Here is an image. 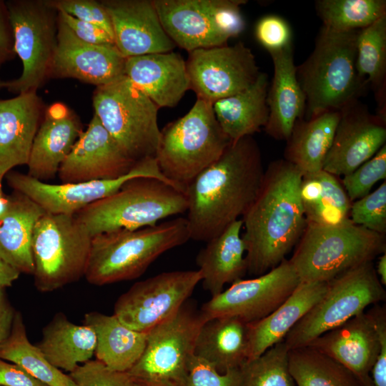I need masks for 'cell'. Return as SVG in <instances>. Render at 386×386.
Segmentation results:
<instances>
[{"mask_svg": "<svg viewBox=\"0 0 386 386\" xmlns=\"http://www.w3.org/2000/svg\"><path fill=\"white\" fill-rule=\"evenodd\" d=\"M201 280L197 269L162 272L137 282L118 297L114 315L130 329L147 332L174 314Z\"/></svg>", "mask_w": 386, "mask_h": 386, "instance_id": "cell-14", "label": "cell"}, {"mask_svg": "<svg viewBox=\"0 0 386 386\" xmlns=\"http://www.w3.org/2000/svg\"><path fill=\"white\" fill-rule=\"evenodd\" d=\"M242 228V219L234 222L207 242L197 256L203 288L212 297L222 292L226 284L242 279L247 273Z\"/></svg>", "mask_w": 386, "mask_h": 386, "instance_id": "cell-27", "label": "cell"}, {"mask_svg": "<svg viewBox=\"0 0 386 386\" xmlns=\"http://www.w3.org/2000/svg\"><path fill=\"white\" fill-rule=\"evenodd\" d=\"M328 282H300L290 297L265 317L248 323V360L284 340L294 325L320 300Z\"/></svg>", "mask_w": 386, "mask_h": 386, "instance_id": "cell-28", "label": "cell"}, {"mask_svg": "<svg viewBox=\"0 0 386 386\" xmlns=\"http://www.w3.org/2000/svg\"><path fill=\"white\" fill-rule=\"evenodd\" d=\"M45 213L30 198L14 191L9 196L6 211L0 216V257L20 273L33 275V231Z\"/></svg>", "mask_w": 386, "mask_h": 386, "instance_id": "cell-29", "label": "cell"}, {"mask_svg": "<svg viewBox=\"0 0 386 386\" xmlns=\"http://www.w3.org/2000/svg\"><path fill=\"white\" fill-rule=\"evenodd\" d=\"M0 358L20 366L47 386H74L69 374L51 365L30 342L22 315L17 310L10 335L0 347Z\"/></svg>", "mask_w": 386, "mask_h": 386, "instance_id": "cell-37", "label": "cell"}, {"mask_svg": "<svg viewBox=\"0 0 386 386\" xmlns=\"http://www.w3.org/2000/svg\"><path fill=\"white\" fill-rule=\"evenodd\" d=\"M385 299L373 262L364 263L328 282L325 294L288 332L284 342L288 350L307 345Z\"/></svg>", "mask_w": 386, "mask_h": 386, "instance_id": "cell-10", "label": "cell"}, {"mask_svg": "<svg viewBox=\"0 0 386 386\" xmlns=\"http://www.w3.org/2000/svg\"><path fill=\"white\" fill-rule=\"evenodd\" d=\"M189 239L184 217L137 229H119L95 234L91 237L84 277L97 286L136 279L163 253Z\"/></svg>", "mask_w": 386, "mask_h": 386, "instance_id": "cell-4", "label": "cell"}, {"mask_svg": "<svg viewBox=\"0 0 386 386\" xmlns=\"http://www.w3.org/2000/svg\"><path fill=\"white\" fill-rule=\"evenodd\" d=\"M2 193H4V192L2 190L1 181H0V194H1Z\"/></svg>", "mask_w": 386, "mask_h": 386, "instance_id": "cell-56", "label": "cell"}, {"mask_svg": "<svg viewBox=\"0 0 386 386\" xmlns=\"http://www.w3.org/2000/svg\"><path fill=\"white\" fill-rule=\"evenodd\" d=\"M187 209L185 193L152 177H134L115 193L82 209L75 217L92 236L119 229L154 226Z\"/></svg>", "mask_w": 386, "mask_h": 386, "instance_id": "cell-7", "label": "cell"}, {"mask_svg": "<svg viewBox=\"0 0 386 386\" xmlns=\"http://www.w3.org/2000/svg\"><path fill=\"white\" fill-rule=\"evenodd\" d=\"M239 368L220 373L206 361L194 355L180 386H239Z\"/></svg>", "mask_w": 386, "mask_h": 386, "instance_id": "cell-44", "label": "cell"}, {"mask_svg": "<svg viewBox=\"0 0 386 386\" xmlns=\"http://www.w3.org/2000/svg\"><path fill=\"white\" fill-rule=\"evenodd\" d=\"M162 27L176 46L189 52L227 44L245 28V0H153Z\"/></svg>", "mask_w": 386, "mask_h": 386, "instance_id": "cell-11", "label": "cell"}, {"mask_svg": "<svg viewBox=\"0 0 386 386\" xmlns=\"http://www.w3.org/2000/svg\"><path fill=\"white\" fill-rule=\"evenodd\" d=\"M16 312L5 289L0 287V347L10 335Z\"/></svg>", "mask_w": 386, "mask_h": 386, "instance_id": "cell-51", "label": "cell"}, {"mask_svg": "<svg viewBox=\"0 0 386 386\" xmlns=\"http://www.w3.org/2000/svg\"><path fill=\"white\" fill-rule=\"evenodd\" d=\"M82 132L78 117L66 105L49 106L32 144L27 174L42 182L53 179Z\"/></svg>", "mask_w": 386, "mask_h": 386, "instance_id": "cell-23", "label": "cell"}, {"mask_svg": "<svg viewBox=\"0 0 386 386\" xmlns=\"http://www.w3.org/2000/svg\"><path fill=\"white\" fill-rule=\"evenodd\" d=\"M124 74L159 108L176 107L190 89L186 61L177 52L128 57Z\"/></svg>", "mask_w": 386, "mask_h": 386, "instance_id": "cell-25", "label": "cell"}, {"mask_svg": "<svg viewBox=\"0 0 386 386\" xmlns=\"http://www.w3.org/2000/svg\"><path fill=\"white\" fill-rule=\"evenodd\" d=\"M264 169L252 136L231 142L185 187L190 239L208 242L239 219L254 200Z\"/></svg>", "mask_w": 386, "mask_h": 386, "instance_id": "cell-1", "label": "cell"}, {"mask_svg": "<svg viewBox=\"0 0 386 386\" xmlns=\"http://www.w3.org/2000/svg\"><path fill=\"white\" fill-rule=\"evenodd\" d=\"M302 173L284 159L264 170L258 193L241 219L247 273L262 275L296 246L307 224L300 200Z\"/></svg>", "mask_w": 386, "mask_h": 386, "instance_id": "cell-2", "label": "cell"}, {"mask_svg": "<svg viewBox=\"0 0 386 386\" xmlns=\"http://www.w3.org/2000/svg\"><path fill=\"white\" fill-rule=\"evenodd\" d=\"M41 112L36 91L0 99V181L12 168L27 165Z\"/></svg>", "mask_w": 386, "mask_h": 386, "instance_id": "cell-24", "label": "cell"}, {"mask_svg": "<svg viewBox=\"0 0 386 386\" xmlns=\"http://www.w3.org/2000/svg\"><path fill=\"white\" fill-rule=\"evenodd\" d=\"M20 274L17 269L0 257V287L5 289L11 287L19 278Z\"/></svg>", "mask_w": 386, "mask_h": 386, "instance_id": "cell-52", "label": "cell"}, {"mask_svg": "<svg viewBox=\"0 0 386 386\" xmlns=\"http://www.w3.org/2000/svg\"><path fill=\"white\" fill-rule=\"evenodd\" d=\"M269 54L274 73L267 94L269 117L264 130L277 140L287 141L295 122L304 118L306 99L297 79L292 45Z\"/></svg>", "mask_w": 386, "mask_h": 386, "instance_id": "cell-26", "label": "cell"}, {"mask_svg": "<svg viewBox=\"0 0 386 386\" xmlns=\"http://www.w3.org/2000/svg\"><path fill=\"white\" fill-rule=\"evenodd\" d=\"M91 235L75 215L46 212L34 226V285L50 292L84 276Z\"/></svg>", "mask_w": 386, "mask_h": 386, "instance_id": "cell-9", "label": "cell"}, {"mask_svg": "<svg viewBox=\"0 0 386 386\" xmlns=\"http://www.w3.org/2000/svg\"><path fill=\"white\" fill-rule=\"evenodd\" d=\"M248 323L235 317H217L202 324L194 355L219 372L239 369L248 360Z\"/></svg>", "mask_w": 386, "mask_h": 386, "instance_id": "cell-30", "label": "cell"}, {"mask_svg": "<svg viewBox=\"0 0 386 386\" xmlns=\"http://www.w3.org/2000/svg\"><path fill=\"white\" fill-rule=\"evenodd\" d=\"M96 345L91 328L70 322L62 312L43 328L41 339L36 344L51 365L69 372L91 360Z\"/></svg>", "mask_w": 386, "mask_h": 386, "instance_id": "cell-33", "label": "cell"}, {"mask_svg": "<svg viewBox=\"0 0 386 386\" xmlns=\"http://www.w3.org/2000/svg\"><path fill=\"white\" fill-rule=\"evenodd\" d=\"M257 41L269 52L282 50L292 45V29L281 16L270 14L263 16L254 30Z\"/></svg>", "mask_w": 386, "mask_h": 386, "instance_id": "cell-46", "label": "cell"}, {"mask_svg": "<svg viewBox=\"0 0 386 386\" xmlns=\"http://www.w3.org/2000/svg\"><path fill=\"white\" fill-rule=\"evenodd\" d=\"M57 15L80 40L96 45L115 44L113 37L104 29L61 11H57Z\"/></svg>", "mask_w": 386, "mask_h": 386, "instance_id": "cell-47", "label": "cell"}, {"mask_svg": "<svg viewBox=\"0 0 386 386\" xmlns=\"http://www.w3.org/2000/svg\"><path fill=\"white\" fill-rule=\"evenodd\" d=\"M375 269L380 279V283L383 286H385L386 285V252L379 256Z\"/></svg>", "mask_w": 386, "mask_h": 386, "instance_id": "cell-53", "label": "cell"}, {"mask_svg": "<svg viewBox=\"0 0 386 386\" xmlns=\"http://www.w3.org/2000/svg\"><path fill=\"white\" fill-rule=\"evenodd\" d=\"M5 4L14 51L23 65L20 76L7 81L6 89L17 94L36 91L50 76L57 43V11L49 1L17 0Z\"/></svg>", "mask_w": 386, "mask_h": 386, "instance_id": "cell-12", "label": "cell"}, {"mask_svg": "<svg viewBox=\"0 0 386 386\" xmlns=\"http://www.w3.org/2000/svg\"><path fill=\"white\" fill-rule=\"evenodd\" d=\"M350 219L370 231L386 234V182L366 196L352 202Z\"/></svg>", "mask_w": 386, "mask_h": 386, "instance_id": "cell-42", "label": "cell"}, {"mask_svg": "<svg viewBox=\"0 0 386 386\" xmlns=\"http://www.w3.org/2000/svg\"><path fill=\"white\" fill-rule=\"evenodd\" d=\"M322 26L335 31L361 30L386 16L385 0H317Z\"/></svg>", "mask_w": 386, "mask_h": 386, "instance_id": "cell-38", "label": "cell"}, {"mask_svg": "<svg viewBox=\"0 0 386 386\" xmlns=\"http://www.w3.org/2000/svg\"><path fill=\"white\" fill-rule=\"evenodd\" d=\"M56 39L50 76L74 78L98 87L125 75L127 58L115 44L96 45L80 40L58 15Z\"/></svg>", "mask_w": 386, "mask_h": 386, "instance_id": "cell-19", "label": "cell"}, {"mask_svg": "<svg viewBox=\"0 0 386 386\" xmlns=\"http://www.w3.org/2000/svg\"><path fill=\"white\" fill-rule=\"evenodd\" d=\"M112 22L115 46L126 58L172 51L152 1H101Z\"/></svg>", "mask_w": 386, "mask_h": 386, "instance_id": "cell-21", "label": "cell"}, {"mask_svg": "<svg viewBox=\"0 0 386 386\" xmlns=\"http://www.w3.org/2000/svg\"><path fill=\"white\" fill-rule=\"evenodd\" d=\"M82 322L95 333L96 360L109 368L127 372L141 357L147 332L130 329L114 314L90 312L84 315Z\"/></svg>", "mask_w": 386, "mask_h": 386, "instance_id": "cell-31", "label": "cell"}, {"mask_svg": "<svg viewBox=\"0 0 386 386\" xmlns=\"http://www.w3.org/2000/svg\"><path fill=\"white\" fill-rule=\"evenodd\" d=\"M300 279L289 259L267 272L239 279L202 305L204 320L235 317L247 323L257 322L276 310L293 292Z\"/></svg>", "mask_w": 386, "mask_h": 386, "instance_id": "cell-15", "label": "cell"}, {"mask_svg": "<svg viewBox=\"0 0 386 386\" xmlns=\"http://www.w3.org/2000/svg\"><path fill=\"white\" fill-rule=\"evenodd\" d=\"M137 162L123 152L94 114L57 174L62 183L115 179L129 174Z\"/></svg>", "mask_w": 386, "mask_h": 386, "instance_id": "cell-20", "label": "cell"}, {"mask_svg": "<svg viewBox=\"0 0 386 386\" xmlns=\"http://www.w3.org/2000/svg\"><path fill=\"white\" fill-rule=\"evenodd\" d=\"M288 367L296 386H364L350 370L310 345L289 350Z\"/></svg>", "mask_w": 386, "mask_h": 386, "instance_id": "cell-36", "label": "cell"}, {"mask_svg": "<svg viewBox=\"0 0 386 386\" xmlns=\"http://www.w3.org/2000/svg\"><path fill=\"white\" fill-rule=\"evenodd\" d=\"M93 107L94 114L129 159L139 162L155 157L159 108L125 75L96 87Z\"/></svg>", "mask_w": 386, "mask_h": 386, "instance_id": "cell-8", "label": "cell"}, {"mask_svg": "<svg viewBox=\"0 0 386 386\" xmlns=\"http://www.w3.org/2000/svg\"><path fill=\"white\" fill-rule=\"evenodd\" d=\"M188 53L190 89L212 104L246 89L261 72L252 50L242 41Z\"/></svg>", "mask_w": 386, "mask_h": 386, "instance_id": "cell-17", "label": "cell"}, {"mask_svg": "<svg viewBox=\"0 0 386 386\" xmlns=\"http://www.w3.org/2000/svg\"><path fill=\"white\" fill-rule=\"evenodd\" d=\"M340 118V111H329L309 120L297 119L286 141L284 159L302 175L322 170Z\"/></svg>", "mask_w": 386, "mask_h": 386, "instance_id": "cell-34", "label": "cell"}, {"mask_svg": "<svg viewBox=\"0 0 386 386\" xmlns=\"http://www.w3.org/2000/svg\"><path fill=\"white\" fill-rule=\"evenodd\" d=\"M204 321L200 310L187 300L147 332L144 350L129 375L135 382L162 381L180 386Z\"/></svg>", "mask_w": 386, "mask_h": 386, "instance_id": "cell-13", "label": "cell"}, {"mask_svg": "<svg viewBox=\"0 0 386 386\" xmlns=\"http://www.w3.org/2000/svg\"><path fill=\"white\" fill-rule=\"evenodd\" d=\"M7 81L0 79V89L2 88H6Z\"/></svg>", "mask_w": 386, "mask_h": 386, "instance_id": "cell-55", "label": "cell"}, {"mask_svg": "<svg viewBox=\"0 0 386 386\" xmlns=\"http://www.w3.org/2000/svg\"><path fill=\"white\" fill-rule=\"evenodd\" d=\"M385 252V234L352 222L340 225L307 222L289 260L301 282H328Z\"/></svg>", "mask_w": 386, "mask_h": 386, "instance_id": "cell-5", "label": "cell"}, {"mask_svg": "<svg viewBox=\"0 0 386 386\" xmlns=\"http://www.w3.org/2000/svg\"><path fill=\"white\" fill-rule=\"evenodd\" d=\"M267 74L260 72L246 89L212 104L216 119L231 142L252 136L264 129L269 117Z\"/></svg>", "mask_w": 386, "mask_h": 386, "instance_id": "cell-32", "label": "cell"}, {"mask_svg": "<svg viewBox=\"0 0 386 386\" xmlns=\"http://www.w3.org/2000/svg\"><path fill=\"white\" fill-rule=\"evenodd\" d=\"M356 69L374 92L377 114L386 119V16L359 31Z\"/></svg>", "mask_w": 386, "mask_h": 386, "instance_id": "cell-35", "label": "cell"}, {"mask_svg": "<svg viewBox=\"0 0 386 386\" xmlns=\"http://www.w3.org/2000/svg\"><path fill=\"white\" fill-rule=\"evenodd\" d=\"M307 345L342 364L364 386H373L370 372L380 352V340L370 310L325 332Z\"/></svg>", "mask_w": 386, "mask_h": 386, "instance_id": "cell-22", "label": "cell"}, {"mask_svg": "<svg viewBox=\"0 0 386 386\" xmlns=\"http://www.w3.org/2000/svg\"><path fill=\"white\" fill-rule=\"evenodd\" d=\"M322 192L315 203L304 210L307 222L321 225H340L351 222L352 202L337 177L318 172Z\"/></svg>", "mask_w": 386, "mask_h": 386, "instance_id": "cell-40", "label": "cell"}, {"mask_svg": "<svg viewBox=\"0 0 386 386\" xmlns=\"http://www.w3.org/2000/svg\"><path fill=\"white\" fill-rule=\"evenodd\" d=\"M359 31L337 32L322 26L313 51L296 66L297 79L306 99L305 119L341 111L366 95L369 84L356 69Z\"/></svg>", "mask_w": 386, "mask_h": 386, "instance_id": "cell-3", "label": "cell"}, {"mask_svg": "<svg viewBox=\"0 0 386 386\" xmlns=\"http://www.w3.org/2000/svg\"><path fill=\"white\" fill-rule=\"evenodd\" d=\"M135 386H177L174 384L168 382L149 381V382H136Z\"/></svg>", "mask_w": 386, "mask_h": 386, "instance_id": "cell-54", "label": "cell"}, {"mask_svg": "<svg viewBox=\"0 0 386 386\" xmlns=\"http://www.w3.org/2000/svg\"><path fill=\"white\" fill-rule=\"evenodd\" d=\"M0 386H47L20 366L0 358Z\"/></svg>", "mask_w": 386, "mask_h": 386, "instance_id": "cell-49", "label": "cell"}, {"mask_svg": "<svg viewBox=\"0 0 386 386\" xmlns=\"http://www.w3.org/2000/svg\"><path fill=\"white\" fill-rule=\"evenodd\" d=\"M386 178V144L355 171L343 177L342 185L350 201L368 194L373 186Z\"/></svg>", "mask_w": 386, "mask_h": 386, "instance_id": "cell-41", "label": "cell"}, {"mask_svg": "<svg viewBox=\"0 0 386 386\" xmlns=\"http://www.w3.org/2000/svg\"><path fill=\"white\" fill-rule=\"evenodd\" d=\"M49 1L56 11H64L79 20L96 25L104 29L114 39L109 15L101 1L94 0H55Z\"/></svg>", "mask_w": 386, "mask_h": 386, "instance_id": "cell-45", "label": "cell"}, {"mask_svg": "<svg viewBox=\"0 0 386 386\" xmlns=\"http://www.w3.org/2000/svg\"><path fill=\"white\" fill-rule=\"evenodd\" d=\"M386 143V119L372 114L360 100L340 111V118L322 169L345 176L374 156Z\"/></svg>", "mask_w": 386, "mask_h": 386, "instance_id": "cell-18", "label": "cell"}, {"mask_svg": "<svg viewBox=\"0 0 386 386\" xmlns=\"http://www.w3.org/2000/svg\"><path fill=\"white\" fill-rule=\"evenodd\" d=\"M284 340L240 367L239 386H296L288 367Z\"/></svg>", "mask_w": 386, "mask_h": 386, "instance_id": "cell-39", "label": "cell"}, {"mask_svg": "<svg viewBox=\"0 0 386 386\" xmlns=\"http://www.w3.org/2000/svg\"><path fill=\"white\" fill-rule=\"evenodd\" d=\"M74 386H135L127 372L113 370L97 360L79 365L69 373Z\"/></svg>", "mask_w": 386, "mask_h": 386, "instance_id": "cell-43", "label": "cell"}, {"mask_svg": "<svg viewBox=\"0 0 386 386\" xmlns=\"http://www.w3.org/2000/svg\"><path fill=\"white\" fill-rule=\"evenodd\" d=\"M230 143L212 104L197 99L185 115L160 130L155 159L163 175L184 192L187 185L218 159Z\"/></svg>", "mask_w": 386, "mask_h": 386, "instance_id": "cell-6", "label": "cell"}, {"mask_svg": "<svg viewBox=\"0 0 386 386\" xmlns=\"http://www.w3.org/2000/svg\"><path fill=\"white\" fill-rule=\"evenodd\" d=\"M15 54L14 39L5 2L0 1V66Z\"/></svg>", "mask_w": 386, "mask_h": 386, "instance_id": "cell-50", "label": "cell"}, {"mask_svg": "<svg viewBox=\"0 0 386 386\" xmlns=\"http://www.w3.org/2000/svg\"><path fill=\"white\" fill-rule=\"evenodd\" d=\"M134 177L156 178L174 186L163 175L155 157L137 162L129 174L115 179L53 184L17 172L6 175L10 187L30 198L46 212L69 215L115 193Z\"/></svg>", "mask_w": 386, "mask_h": 386, "instance_id": "cell-16", "label": "cell"}, {"mask_svg": "<svg viewBox=\"0 0 386 386\" xmlns=\"http://www.w3.org/2000/svg\"><path fill=\"white\" fill-rule=\"evenodd\" d=\"M380 340L379 355L371 370L373 386H386V309L377 304L370 309Z\"/></svg>", "mask_w": 386, "mask_h": 386, "instance_id": "cell-48", "label": "cell"}]
</instances>
